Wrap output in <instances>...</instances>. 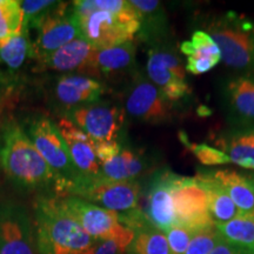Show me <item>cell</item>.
I'll use <instances>...</instances> for the list:
<instances>
[{"label": "cell", "mask_w": 254, "mask_h": 254, "mask_svg": "<svg viewBox=\"0 0 254 254\" xmlns=\"http://www.w3.org/2000/svg\"><path fill=\"white\" fill-rule=\"evenodd\" d=\"M217 144L231 163L254 170V124L232 127L219 136Z\"/></svg>", "instance_id": "obj_23"}, {"label": "cell", "mask_w": 254, "mask_h": 254, "mask_svg": "<svg viewBox=\"0 0 254 254\" xmlns=\"http://www.w3.org/2000/svg\"><path fill=\"white\" fill-rule=\"evenodd\" d=\"M0 165L18 189L26 190L55 189L56 173L44 160L24 127L14 120L2 124L0 131Z\"/></svg>", "instance_id": "obj_1"}, {"label": "cell", "mask_w": 254, "mask_h": 254, "mask_svg": "<svg viewBox=\"0 0 254 254\" xmlns=\"http://www.w3.org/2000/svg\"><path fill=\"white\" fill-rule=\"evenodd\" d=\"M194 232L187 230L185 227L177 226L174 225L168 230L166 233V239L170 246L172 254H185L187 247L190 245V241L192 239Z\"/></svg>", "instance_id": "obj_32"}, {"label": "cell", "mask_w": 254, "mask_h": 254, "mask_svg": "<svg viewBox=\"0 0 254 254\" xmlns=\"http://www.w3.org/2000/svg\"><path fill=\"white\" fill-rule=\"evenodd\" d=\"M208 173L226 190L241 214L254 213V174L228 170L208 171Z\"/></svg>", "instance_id": "obj_24"}, {"label": "cell", "mask_w": 254, "mask_h": 254, "mask_svg": "<svg viewBox=\"0 0 254 254\" xmlns=\"http://www.w3.org/2000/svg\"><path fill=\"white\" fill-rule=\"evenodd\" d=\"M68 120L97 142L117 141L122 138L126 113L123 107L111 103L86 105L64 114Z\"/></svg>", "instance_id": "obj_11"}, {"label": "cell", "mask_w": 254, "mask_h": 254, "mask_svg": "<svg viewBox=\"0 0 254 254\" xmlns=\"http://www.w3.org/2000/svg\"><path fill=\"white\" fill-rule=\"evenodd\" d=\"M140 20L138 39L148 46L171 40L170 23L166 12L157 0H129Z\"/></svg>", "instance_id": "obj_20"}, {"label": "cell", "mask_w": 254, "mask_h": 254, "mask_svg": "<svg viewBox=\"0 0 254 254\" xmlns=\"http://www.w3.org/2000/svg\"><path fill=\"white\" fill-rule=\"evenodd\" d=\"M179 139L195 155V158L202 165L212 166V165H224L231 163V159L222 151L206 144H194V142H190L189 140V136L184 132L179 133Z\"/></svg>", "instance_id": "obj_31"}, {"label": "cell", "mask_w": 254, "mask_h": 254, "mask_svg": "<svg viewBox=\"0 0 254 254\" xmlns=\"http://www.w3.org/2000/svg\"><path fill=\"white\" fill-rule=\"evenodd\" d=\"M95 50L82 38L66 44L46 59L37 63L38 71H53L62 74H80L97 79L94 68ZM98 80V79H97Z\"/></svg>", "instance_id": "obj_16"}, {"label": "cell", "mask_w": 254, "mask_h": 254, "mask_svg": "<svg viewBox=\"0 0 254 254\" xmlns=\"http://www.w3.org/2000/svg\"><path fill=\"white\" fill-rule=\"evenodd\" d=\"M103 81L80 74H62L50 91V100L64 114L100 101L106 92Z\"/></svg>", "instance_id": "obj_14"}, {"label": "cell", "mask_w": 254, "mask_h": 254, "mask_svg": "<svg viewBox=\"0 0 254 254\" xmlns=\"http://www.w3.org/2000/svg\"><path fill=\"white\" fill-rule=\"evenodd\" d=\"M12 88H13V80L0 69V106L4 104Z\"/></svg>", "instance_id": "obj_36"}, {"label": "cell", "mask_w": 254, "mask_h": 254, "mask_svg": "<svg viewBox=\"0 0 254 254\" xmlns=\"http://www.w3.org/2000/svg\"><path fill=\"white\" fill-rule=\"evenodd\" d=\"M124 111L136 122L159 125L172 120L173 103L168 101L145 74L138 73L126 91Z\"/></svg>", "instance_id": "obj_10"}, {"label": "cell", "mask_w": 254, "mask_h": 254, "mask_svg": "<svg viewBox=\"0 0 254 254\" xmlns=\"http://www.w3.org/2000/svg\"><path fill=\"white\" fill-rule=\"evenodd\" d=\"M222 239L254 253V213L240 214L224 224H214Z\"/></svg>", "instance_id": "obj_28"}, {"label": "cell", "mask_w": 254, "mask_h": 254, "mask_svg": "<svg viewBox=\"0 0 254 254\" xmlns=\"http://www.w3.org/2000/svg\"><path fill=\"white\" fill-rule=\"evenodd\" d=\"M32 56V39L30 28L24 25L23 31L0 45V69L5 72L12 80L18 79L19 72Z\"/></svg>", "instance_id": "obj_26"}, {"label": "cell", "mask_w": 254, "mask_h": 254, "mask_svg": "<svg viewBox=\"0 0 254 254\" xmlns=\"http://www.w3.org/2000/svg\"><path fill=\"white\" fill-rule=\"evenodd\" d=\"M28 28L37 31L36 39L32 40V56L36 63L80 37L72 17L71 2L57 1L45 14L28 25Z\"/></svg>", "instance_id": "obj_9"}, {"label": "cell", "mask_w": 254, "mask_h": 254, "mask_svg": "<svg viewBox=\"0 0 254 254\" xmlns=\"http://www.w3.org/2000/svg\"><path fill=\"white\" fill-rule=\"evenodd\" d=\"M37 240L24 207L0 202V254H36Z\"/></svg>", "instance_id": "obj_15"}, {"label": "cell", "mask_w": 254, "mask_h": 254, "mask_svg": "<svg viewBox=\"0 0 254 254\" xmlns=\"http://www.w3.org/2000/svg\"><path fill=\"white\" fill-rule=\"evenodd\" d=\"M24 28L20 1L0 0V45L18 36Z\"/></svg>", "instance_id": "obj_29"}, {"label": "cell", "mask_w": 254, "mask_h": 254, "mask_svg": "<svg viewBox=\"0 0 254 254\" xmlns=\"http://www.w3.org/2000/svg\"><path fill=\"white\" fill-rule=\"evenodd\" d=\"M66 213L71 215L95 240L113 241L125 253L134 238V231L124 225L119 214L75 196H56Z\"/></svg>", "instance_id": "obj_6"}, {"label": "cell", "mask_w": 254, "mask_h": 254, "mask_svg": "<svg viewBox=\"0 0 254 254\" xmlns=\"http://www.w3.org/2000/svg\"><path fill=\"white\" fill-rule=\"evenodd\" d=\"M174 225L193 232L214 225L209 214L207 195L196 178L183 177L173 190Z\"/></svg>", "instance_id": "obj_12"}, {"label": "cell", "mask_w": 254, "mask_h": 254, "mask_svg": "<svg viewBox=\"0 0 254 254\" xmlns=\"http://www.w3.org/2000/svg\"><path fill=\"white\" fill-rule=\"evenodd\" d=\"M215 41L221 60L240 73H254V21L245 14L227 11L205 24Z\"/></svg>", "instance_id": "obj_4"}, {"label": "cell", "mask_w": 254, "mask_h": 254, "mask_svg": "<svg viewBox=\"0 0 254 254\" xmlns=\"http://www.w3.org/2000/svg\"><path fill=\"white\" fill-rule=\"evenodd\" d=\"M195 178L207 195L209 214L214 224H224L241 214L226 190L208 173V171H199Z\"/></svg>", "instance_id": "obj_25"}, {"label": "cell", "mask_w": 254, "mask_h": 254, "mask_svg": "<svg viewBox=\"0 0 254 254\" xmlns=\"http://www.w3.org/2000/svg\"><path fill=\"white\" fill-rule=\"evenodd\" d=\"M57 1H49V0H24L20 1L21 9L24 14V25L28 26L41 15L45 14L49 9L56 5Z\"/></svg>", "instance_id": "obj_33"}, {"label": "cell", "mask_w": 254, "mask_h": 254, "mask_svg": "<svg viewBox=\"0 0 254 254\" xmlns=\"http://www.w3.org/2000/svg\"><path fill=\"white\" fill-rule=\"evenodd\" d=\"M134 238L124 254H172L166 234L146 219L134 230Z\"/></svg>", "instance_id": "obj_27"}, {"label": "cell", "mask_w": 254, "mask_h": 254, "mask_svg": "<svg viewBox=\"0 0 254 254\" xmlns=\"http://www.w3.org/2000/svg\"><path fill=\"white\" fill-rule=\"evenodd\" d=\"M183 177L168 168H161L152 174L146 192L145 217L155 228L164 233L174 226L173 190Z\"/></svg>", "instance_id": "obj_13"}, {"label": "cell", "mask_w": 254, "mask_h": 254, "mask_svg": "<svg viewBox=\"0 0 254 254\" xmlns=\"http://www.w3.org/2000/svg\"><path fill=\"white\" fill-rule=\"evenodd\" d=\"M94 68L98 80H116L127 75L135 77L136 45L134 41H127L122 45L105 50H95Z\"/></svg>", "instance_id": "obj_19"}, {"label": "cell", "mask_w": 254, "mask_h": 254, "mask_svg": "<svg viewBox=\"0 0 254 254\" xmlns=\"http://www.w3.org/2000/svg\"><path fill=\"white\" fill-rule=\"evenodd\" d=\"M140 192L138 180L113 182L101 177H79L60 187L57 196H75L118 214H125L139 208Z\"/></svg>", "instance_id": "obj_5"}, {"label": "cell", "mask_w": 254, "mask_h": 254, "mask_svg": "<svg viewBox=\"0 0 254 254\" xmlns=\"http://www.w3.org/2000/svg\"><path fill=\"white\" fill-rule=\"evenodd\" d=\"M71 12L79 36L98 51L132 41L140 30L139 15L129 1L122 11H107L94 0H77L71 2Z\"/></svg>", "instance_id": "obj_2"}, {"label": "cell", "mask_w": 254, "mask_h": 254, "mask_svg": "<svg viewBox=\"0 0 254 254\" xmlns=\"http://www.w3.org/2000/svg\"><path fill=\"white\" fill-rule=\"evenodd\" d=\"M151 167V161L141 151L123 146L119 153L101 164L100 177L113 182L136 180Z\"/></svg>", "instance_id": "obj_22"}, {"label": "cell", "mask_w": 254, "mask_h": 254, "mask_svg": "<svg viewBox=\"0 0 254 254\" xmlns=\"http://www.w3.org/2000/svg\"><path fill=\"white\" fill-rule=\"evenodd\" d=\"M227 112L238 125L254 124V73H238L222 86Z\"/></svg>", "instance_id": "obj_18"}, {"label": "cell", "mask_w": 254, "mask_h": 254, "mask_svg": "<svg viewBox=\"0 0 254 254\" xmlns=\"http://www.w3.org/2000/svg\"><path fill=\"white\" fill-rule=\"evenodd\" d=\"M24 129L33 142L34 147L58 178L55 187L56 192L65 184L81 177L73 166L67 146L60 134L57 124L52 119L37 114L33 118L28 119Z\"/></svg>", "instance_id": "obj_7"}, {"label": "cell", "mask_w": 254, "mask_h": 254, "mask_svg": "<svg viewBox=\"0 0 254 254\" xmlns=\"http://www.w3.org/2000/svg\"><path fill=\"white\" fill-rule=\"evenodd\" d=\"M209 254H254L251 251L243 249V247L232 245V244L226 243L225 240H222L215 249L212 251Z\"/></svg>", "instance_id": "obj_35"}, {"label": "cell", "mask_w": 254, "mask_h": 254, "mask_svg": "<svg viewBox=\"0 0 254 254\" xmlns=\"http://www.w3.org/2000/svg\"><path fill=\"white\" fill-rule=\"evenodd\" d=\"M146 77L171 103L182 100L190 93L186 68L171 40L148 46Z\"/></svg>", "instance_id": "obj_8"}, {"label": "cell", "mask_w": 254, "mask_h": 254, "mask_svg": "<svg viewBox=\"0 0 254 254\" xmlns=\"http://www.w3.org/2000/svg\"><path fill=\"white\" fill-rule=\"evenodd\" d=\"M222 240L215 225L195 231L185 254H209Z\"/></svg>", "instance_id": "obj_30"}, {"label": "cell", "mask_w": 254, "mask_h": 254, "mask_svg": "<svg viewBox=\"0 0 254 254\" xmlns=\"http://www.w3.org/2000/svg\"><path fill=\"white\" fill-rule=\"evenodd\" d=\"M34 212L39 254H85L97 241L60 207L56 196H40Z\"/></svg>", "instance_id": "obj_3"}, {"label": "cell", "mask_w": 254, "mask_h": 254, "mask_svg": "<svg viewBox=\"0 0 254 254\" xmlns=\"http://www.w3.org/2000/svg\"><path fill=\"white\" fill-rule=\"evenodd\" d=\"M180 51L187 56L186 71L194 75L211 71L221 60L220 50L215 41L201 30L195 31L190 40L183 41Z\"/></svg>", "instance_id": "obj_21"}, {"label": "cell", "mask_w": 254, "mask_h": 254, "mask_svg": "<svg viewBox=\"0 0 254 254\" xmlns=\"http://www.w3.org/2000/svg\"><path fill=\"white\" fill-rule=\"evenodd\" d=\"M85 254H123L116 243L109 240H97Z\"/></svg>", "instance_id": "obj_34"}, {"label": "cell", "mask_w": 254, "mask_h": 254, "mask_svg": "<svg viewBox=\"0 0 254 254\" xmlns=\"http://www.w3.org/2000/svg\"><path fill=\"white\" fill-rule=\"evenodd\" d=\"M56 124L78 173L85 178L100 177L101 164L95 150L97 142L65 117H60Z\"/></svg>", "instance_id": "obj_17"}]
</instances>
